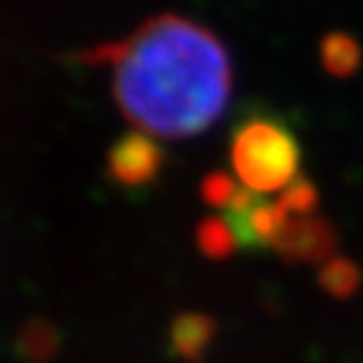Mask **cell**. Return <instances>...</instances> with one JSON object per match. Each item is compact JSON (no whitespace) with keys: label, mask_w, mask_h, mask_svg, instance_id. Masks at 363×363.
Returning a JSON list of instances; mask_svg holds the SVG:
<instances>
[{"label":"cell","mask_w":363,"mask_h":363,"mask_svg":"<svg viewBox=\"0 0 363 363\" xmlns=\"http://www.w3.org/2000/svg\"><path fill=\"white\" fill-rule=\"evenodd\" d=\"M81 58L111 68L113 99L126 121L159 139L210 129L233 91V63L222 40L172 13L149 18L121 40Z\"/></svg>","instance_id":"obj_1"},{"label":"cell","mask_w":363,"mask_h":363,"mask_svg":"<svg viewBox=\"0 0 363 363\" xmlns=\"http://www.w3.org/2000/svg\"><path fill=\"white\" fill-rule=\"evenodd\" d=\"M199 245H202V250L207 252V255L225 257L233 252V247L238 242H235L233 230H230L227 222L220 217V220H207L202 227H199Z\"/></svg>","instance_id":"obj_6"},{"label":"cell","mask_w":363,"mask_h":363,"mask_svg":"<svg viewBox=\"0 0 363 363\" xmlns=\"http://www.w3.org/2000/svg\"><path fill=\"white\" fill-rule=\"evenodd\" d=\"M159 167H162V149L154 142L152 136L134 131V134L124 136L113 144L108 152V177L119 184H144L157 177Z\"/></svg>","instance_id":"obj_3"},{"label":"cell","mask_w":363,"mask_h":363,"mask_svg":"<svg viewBox=\"0 0 363 363\" xmlns=\"http://www.w3.org/2000/svg\"><path fill=\"white\" fill-rule=\"evenodd\" d=\"M210 335H212L210 320H204L199 315H187L174 325V346L179 348L182 356H197L204 343L210 340Z\"/></svg>","instance_id":"obj_5"},{"label":"cell","mask_w":363,"mask_h":363,"mask_svg":"<svg viewBox=\"0 0 363 363\" xmlns=\"http://www.w3.org/2000/svg\"><path fill=\"white\" fill-rule=\"evenodd\" d=\"M356 270H353L348 262H328V267H325L323 272V283L325 288L335 290L338 295H346L348 290L356 285Z\"/></svg>","instance_id":"obj_7"},{"label":"cell","mask_w":363,"mask_h":363,"mask_svg":"<svg viewBox=\"0 0 363 363\" xmlns=\"http://www.w3.org/2000/svg\"><path fill=\"white\" fill-rule=\"evenodd\" d=\"M233 167L242 187L255 194L290 189L301 169V147L283 121L255 116L235 129Z\"/></svg>","instance_id":"obj_2"},{"label":"cell","mask_w":363,"mask_h":363,"mask_svg":"<svg viewBox=\"0 0 363 363\" xmlns=\"http://www.w3.org/2000/svg\"><path fill=\"white\" fill-rule=\"evenodd\" d=\"M320 56H323V66L335 76H348L358 68L361 61V48L353 38L348 35H328L320 45Z\"/></svg>","instance_id":"obj_4"}]
</instances>
